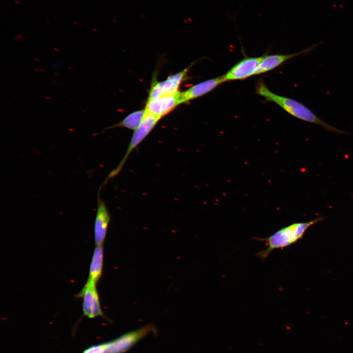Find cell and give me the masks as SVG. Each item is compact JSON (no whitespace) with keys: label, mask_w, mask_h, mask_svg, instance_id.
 Masks as SVG:
<instances>
[{"label":"cell","mask_w":353,"mask_h":353,"mask_svg":"<svg viewBox=\"0 0 353 353\" xmlns=\"http://www.w3.org/2000/svg\"><path fill=\"white\" fill-rule=\"evenodd\" d=\"M256 92L267 100L275 102L295 118L307 122L319 125L328 131L345 133V132L322 121L309 108L300 102L273 93L263 82H259L257 83L256 87Z\"/></svg>","instance_id":"cell-1"},{"label":"cell","mask_w":353,"mask_h":353,"mask_svg":"<svg viewBox=\"0 0 353 353\" xmlns=\"http://www.w3.org/2000/svg\"><path fill=\"white\" fill-rule=\"evenodd\" d=\"M322 218H317L313 221L294 223L283 227L266 238L254 237V240L263 242L267 248L258 252L256 255L260 259L265 260L275 250L282 249L302 238L306 229L312 225L319 222Z\"/></svg>","instance_id":"cell-2"},{"label":"cell","mask_w":353,"mask_h":353,"mask_svg":"<svg viewBox=\"0 0 353 353\" xmlns=\"http://www.w3.org/2000/svg\"><path fill=\"white\" fill-rule=\"evenodd\" d=\"M160 119L159 118L148 113L145 111V114L143 119L139 126L134 130L123 158L117 167L109 174L104 182V185L105 184L108 179L113 178L121 172L131 152L145 139Z\"/></svg>","instance_id":"cell-3"},{"label":"cell","mask_w":353,"mask_h":353,"mask_svg":"<svg viewBox=\"0 0 353 353\" xmlns=\"http://www.w3.org/2000/svg\"><path fill=\"white\" fill-rule=\"evenodd\" d=\"M97 284L87 280L81 290L76 295L82 300L83 315L89 318L98 316L106 318L101 308Z\"/></svg>","instance_id":"cell-4"},{"label":"cell","mask_w":353,"mask_h":353,"mask_svg":"<svg viewBox=\"0 0 353 353\" xmlns=\"http://www.w3.org/2000/svg\"><path fill=\"white\" fill-rule=\"evenodd\" d=\"M181 103L180 92L148 100L145 110L146 112L161 119Z\"/></svg>","instance_id":"cell-5"},{"label":"cell","mask_w":353,"mask_h":353,"mask_svg":"<svg viewBox=\"0 0 353 353\" xmlns=\"http://www.w3.org/2000/svg\"><path fill=\"white\" fill-rule=\"evenodd\" d=\"M155 330L154 326L149 325L125 334L110 341L109 353H124L141 339Z\"/></svg>","instance_id":"cell-6"},{"label":"cell","mask_w":353,"mask_h":353,"mask_svg":"<svg viewBox=\"0 0 353 353\" xmlns=\"http://www.w3.org/2000/svg\"><path fill=\"white\" fill-rule=\"evenodd\" d=\"M263 56L246 57L233 66L222 77L225 82L247 78L255 75Z\"/></svg>","instance_id":"cell-7"},{"label":"cell","mask_w":353,"mask_h":353,"mask_svg":"<svg viewBox=\"0 0 353 353\" xmlns=\"http://www.w3.org/2000/svg\"><path fill=\"white\" fill-rule=\"evenodd\" d=\"M101 186L99 188L98 193L97 210L94 223V239L96 245H103L111 221V216L105 203L100 197Z\"/></svg>","instance_id":"cell-8"},{"label":"cell","mask_w":353,"mask_h":353,"mask_svg":"<svg viewBox=\"0 0 353 353\" xmlns=\"http://www.w3.org/2000/svg\"><path fill=\"white\" fill-rule=\"evenodd\" d=\"M188 68L169 76L165 80L157 82L151 87L148 100H151L162 96L175 94L178 92V88Z\"/></svg>","instance_id":"cell-9"},{"label":"cell","mask_w":353,"mask_h":353,"mask_svg":"<svg viewBox=\"0 0 353 353\" xmlns=\"http://www.w3.org/2000/svg\"><path fill=\"white\" fill-rule=\"evenodd\" d=\"M317 46L318 44H314L300 51L291 54L263 56L256 70L255 75H259L272 70L292 58L308 54L312 51Z\"/></svg>","instance_id":"cell-10"},{"label":"cell","mask_w":353,"mask_h":353,"mask_svg":"<svg viewBox=\"0 0 353 353\" xmlns=\"http://www.w3.org/2000/svg\"><path fill=\"white\" fill-rule=\"evenodd\" d=\"M224 82L222 76L209 79L196 84L186 90L180 92V102H187L201 97Z\"/></svg>","instance_id":"cell-11"},{"label":"cell","mask_w":353,"mask_h":353,"mask_svg":"<svg viewBox=\"0 0 353 353\" xmlns=\"http://www.w3.org/2000/svg\"><path fill=\"white\" fill-rule=\"evenodd\" d=\"M103 259V245H96L90 262L88 280L98 283L102 273Z\"/></svg>","instance_id":"cell-12"},{"label":"cell","mask_w":353,"mask_h":353,"mask_svg":"<svg viewBox=\"0 0 353 353\" xmlns=\"http://www.w3.org/2000/svg\"><path fill=\"white\" fill-rule=\"evenodd\" d=\"M145 114V109L135 111L128 114L118 124L109 127L108 128L122 127L135 130L141 123Z\"/></svg>","instance_id":"cell-13"},{"label":"cell","mask_w":353,"mask_h":353,"mask_svg":"<svg viewBox=\"0 0 353 353\" xmlns=\"http://www.w3.org/2000/svg\"><path fill=\"white\" fill-rule=\"evenodd\" d=\"M110 342L92 345L82 353H109Z\"/></svg>","instance_id":"cell-14"},{"label":"cell","mask_w":353,"mask_h":353,"mask_svg":"<svg viewBox=\"0 0 353 353\" xmlns=\"http://www.w3.org/2000/svg\"><path fill=\"white\" fill-rule=\"evenodd\" d=\"M14 1L15 3L18 4H19V5L22 4V2H21L20 1H19V0H14Z\"/></svg>","instance_id":"cell-15"},{"label":"cell","mask_w":353,"mask_h":353,"mask_svg":"<svg viewBox=\"0 0 353 353\" xmlns=\"http://www.w3.org/2000/svg\"><path fill=\"white\" fill-rule=\"evenodd\" d=\"M73 23H74V24L76 25H79V24H78L77 22H76V21H74V22H73Z\"/></svg>","instance_id":"cell-16"},{"label":"cell","mask_w":353,"mask_h":353,"mask_svg":"<svg viewBox=\"0 0 353 353\" xmlns=\"http://www.w3.org/2000/svg\"><path fill=\"white\" fill-rule=\"evenodd\" d=\"M45 22L46 23H48V24H50V22L48 20H47V19H45Z\"/></svg>","instance_id":"cell-17"},{"label":"cell","mask_w":353,"mask_h":353,"mask_svg":"<svg viewBox=\"0 0 353 353\" xmlns=\"http://www.w3.org/2000/svg\"><path fill=\"white\" fill-rule=\"evenodd\" d=\"M86 25L88 26H90V25H89L88 23H87Z\"/></svg>","instance_id":"cell-18"},{"label":"cell","mask_w":353,"mask_h":353,"mask_svg":"<svg viewBox=\"0 0 353 353\" xmlns=\"http://www.w3.org/2000/svg\"><path fill=\"white\" fill-rule=\"evenodd\" d=\"M93 30H94V31H96V29H95L93 28Z\"/></svg>","instance_id":"cell-19"}]
</instances>
